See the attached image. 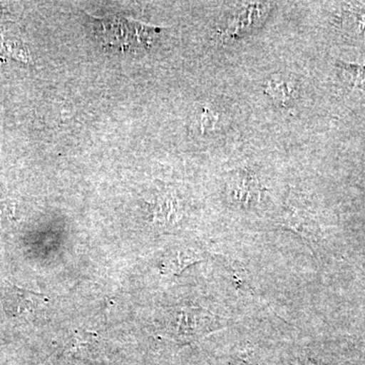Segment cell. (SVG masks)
I'll list each match as a JSON object with an SVG mask.
<instances>
[{
  "mask_svg": "<svg viewBox=\"0 0 365 365\" xmlns=\"http://www.w3.org/2000/svg\"><path fill=\"white\" fill-rule=\"evenodd\" d=\"M98 29L96 35L106 46L119 49L148 47L155 37V28L124 20V19H98Z\"/></svg>",
  "mask_w": 365,
  "mask_h": 365,
  "instance_id": "6da1fadb",
  "label": "cell"
},
{
  "mask_svg": "<svg viewBox=\"0 0 365 365\" xmlns=\"http://www.w3.org/2000/svg\"><path fill=\"white\" fill-rule=\"evenodd\" d=\"M260 180L252 170H235L227 180L228 200L241 208H252L260 203Z\"/></svg>",
  "mask_w": 365,
  "mask_h": 365,
  "instance_id": "7a4b0ae2",
  "label": "cell"
},
{
  "mask_svg": "<svg viewBox=\"0 0 365 365\" xmlns=\"http://www.w3.org/2000/svg\"><path fill=\"white\" fill-rule=\"evenodd\" d=\"M220 319L202 309H186L174 313V332L178 336L204 335L220 328Z\"/></svg>",
  "mask_w": 365,
  "mask_h": 365,
  "instance_id": "3957f363",
  "label": "cell"
},
{
  "mask_svg": "<svg viewBox=\"0 0 365 365\" xmlns=\"http://www.w3.org/2000/svg\"><path fill=\"white\" fill-rule=\"evenodd\" d=\"M46 300L44 295L29 292L18 287L7 288L4 297L7 313L19 316L26 312H33L42 306Z\"/></svg>",
  "mask_w": 365,
  "mask_h": 365,
  "instance_id": "277c9868",
  "label": "cell"
},
{
  "mask_svg": "<svg viewBox=\"0 0 365 365\" xmlns=\"http://www.w3.org/2000/svg\"><path fill=\"white\" fill-rule=\"evenodd\" d=\"M268 9L267 4H247L230 20L227 26V35L235 37L251 30V28L261 21L264 14H267Z\"/></svg>",
  "mask_w": 365,
  "mask_h": 365,
  "instance_id": "5b68a950",
  "label": "cell"
},
{
  "mask_svg": "<svg viewBox=\"0 0 365 365\" xmlns=\"http://www.w3.org/2000/svg\"><path fill=\"white\" fill-rule=\"evenodd\" d=\"M265 93L279 107L287 108L294 102L297 91L289 79L283 76H274L265 83Z\"/></svg>",
  "mask_w": 365,
  "mask_h": 365,
  "instance_id": "8992f818",
  "label": "cell"
},
{
  "mask_svg": "<svg viewBox=\"0 0 365 365\" xmlns=\"http://www.w3.org/2000/svg\"><path fill=\"white\" fill-rule=\"evenodd\" d=\"M201 255L195 250L182 249L175 251L163 262V272L179 274L192 264L201 261Z\"/></svg>",
  "mask_w": 365,
  "mask_h": 365,
  "instance_id": "52a82bcc",
  "label": "cell"
},
{
  "mask_svg": "<svg viewBox=\"0 0 365 365\" xmlns=\"http://www.w3.org/2000/svg\"><path fill=\"white\" fill-rule=\"evenodd\" d=\"M339 67L345 72L353 86L365 88V66L341 63Z\"/></svg>",
  "mask_w": 365,
  "mask_h": 365,
  "instance_id": "ba28073f",
  "label": "cell"
},
{
  "mask_svg": "<svg viewBox=\"0 0 365 365\" xmlns=\"http://www.w3.org/2000/svg\"><path fill=\"white\" fill-rule=\"evenodd\" d=\"M206 111L204 113L203 119H202V127L203 130H205L206 127H213L217 121V116H213L212 113H209L207 109H205Z\"/></svg>",
  "mask_w": 365,
  "mask_h": 365,
  "instance_id": "9c48e42d",
  "label": "cell"
}]
</instances>
